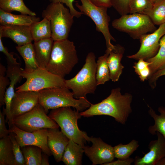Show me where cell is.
Here are the masks:
<instances>
[{
  "mask_svg": "<svg viewBox=\"0 0 165 165\" xmlns=\"http://www.w3.org/2000/svg\"><path fill=\"white\" fill-rule=\"evenodd\" d=\"M129 0H111L112 6L121 15L129 13Z\"/></svg>",
  "mask_w": 165,
  "mask_h": 165,
  "instance_id": "cell-37",
  "label": "cell"
},
{
  "mask_svg": "<svg viewBox=\"0 0 165 165\" xmlns=\"http://www.w3.org/2000/svg\"><path fill=\"white\" fill-rule=\"evenodd\" d=\"M146 61L151 63L149 65L150 75L165 68V35L160 40V48L157 53L154 56Z\"/></svg>",
  "mask_w": 165,
  "mask_h": 165,
  "instance_id": "cell-28",
  "label": "cell"
},
{
  "mask_svg": "<svg viewBox=\"0 0 165 165\" xmlns=\"http://www.w3.org/2000/svg\"><path fill=\"white\" fill-rule=\"evenodd\" d=\"M112 25L114 28L128 34L134 39H139L142 35L156 29L148 15L138 13L121 16L114 20Z\"/></svg>",
  "mask_w": 165,
  "mask_h": 165,
  "instance_id": "cell-8",
  "label": "cell"
},
{
  "mask_svg": "<svg viewBox=\"0 0 165 165\" xmlns=\"http://www.w3.org/2000/svg\"><path fill=\"white\" fill-rule=\"evenodd\" d=\"M97 6H104L108 8L112 6L111 0H90Z\"/></svg>",
  "mask_w": 165,
  "mask_h": 165,
  "instance_id": "cell-43",
  "label": "cell"
},
{
  "mask_svg": "<svg viewBox=\"0 0 165 165\" xmlns=\"http://www.w3.org/2000/svg\"><path fill=\"white\" fill-rule=\"evenodd\" d=\"M151 63L143 59H140L134 63L133 67L136 73L142 81L147 79L150 75L149 65Z\"/></svg>",
  "mask_w": 165,
  "mask_h": 165,
  "instance_id": "cell-34",
  "label": "cell"
},
{
  "mask_svg": "<svg viewBox=\"0 0 165 165\" xmlns=\"http://www.w3.org/2000/svg\"><path fill=\"white\" fill-rule=\"evenodd\" d=\"M111 50L106 49L105 53L99 57L97 61L96 78L97 86L104 84L110 79L107 58Z\"/></svg>",
  "mask_w": 165,
  "mask_h": 165,
  "instance_id": "cell-26",
  "label": "cell"
},
{
  "mask_svg": "<svg viewBox=\"0 0 165 165\" xmlns=\"http://www.w3.org/2000/svg\"><path fill=\"white\" fill-rule=\"evenodd\" d=\"M38 104V91L16 92L11 104L12 115L13 118L25 113Z\"/></svg>",
  "mask_w": 165,
  "mask_h": 165,
  "instance_id": "cell-14",
  "label": "cell"
},
{
  "mask_svg": "<svg viewBox=\"0 0 165 165\" xmlns=\"http://www.w3.org/2000/svg\"><path fill=\"white\" fill-rule=\"evenodd\" d=\"M50 3H61L65 4L70 10L72 15L75 17L79 18L83 14L82 13L77 10L74 7L73 2L74 0H49Z\"/></svg>",
  "mask_w": 165,
  "mask_h": 165,
  "instance_id": "cell-38",
  "label": "cell"
},
{
  "mask_svg": "<svg viewBox=\"0 0 165 165\" xmlns=\"http://www.w3.org/2000/svg\"><path fill=\"white\" fill-rule=\"evenodd\" d=\"M96 57L92 52L86 56L83 66L72 78L65 80L66 87L71 90L74 97L76 99L86 98L88 94H94L96 90L97 63Z\"/></svg>",
  "mask_w": 165,
  "mask_h": 165,
  "instance_id": "cell-4",
  "label": "cell"
},
{
  "mask_svg": "<svg viewBox=\"0 0 165 165\" xmlns=\"http://www.w3.org/2000/svg\"><path fill=\"white\" fill-rule=\"evenodd\" d=\"M155 25H160L165 23V1L158 0L146 14Z\"/></svg>",
  "mask_w": 165,
  "mask_h": 165,
  "instance_id": "cell-31",
  "label": "cell"
},
{
  "mask_svg": "<svg viewBox=\"0 0 165 165\" xmlns=\"http://www.w3.org/2000/svg\"><path fill=\"white\" fill-rule=\"evenodd\" d=\"M148 113L153 119L154 123L148 128L149 132L152 135L156 134L158 132L165 138V107L160 106L158 108V111L160 114H157L155 111L148 105Z\"/></svg>",
  "mask_w": 165,
  "mask_h": 165,
  "instance_id": "cell-25",
  "label": "cell"
},
{
  "mask_svg": "<svg viewBox=\"0 0 165 165\" xmlns=\"http://www.w3.org/2000/svg\"><path fill=\"white\" fill-rule=\"evenodd\" d=\"M6 69L1 63L0 64V106L5 104L4 97L6 86L10 84L8 78L6 75Z\"/></svg>",
  "mask_w": 165,
  "mask_h": 165,
  "instance_id": "cell-36",
  "label": "cell"
},
{
  "mask_svg": "<svg viewBox=\"0 0 165 165\" xmlns=\"http://www.w3.org/2000/svg\"><path fill=\"white\" fill-rule=\"evenodd\" d=\"M42 16L50 21L54 41L68 39L74 17L68 8L61 3H50L42 11Z\"/></svg>",
  "mask_w": 165,
  "mask_h": 165,
  "instance_id": "cell-6",
  "label": "cell"
},
{
  "mask_svg": "<svg viewBox=\"0 0 165 165\" xmlns=\"http://www.w3.org/2000/svg\"><path fill=\"white\" fill-rule=\"evenodd\" d=\"M0 36L10 38L18 46L31 43L33 41L30 26H28L0 25Z\"/></svg>",
  "mask_w": 165,
  "mask_h": 165,
  "instance_id": "cell-16",
  "label": "cell"
},
{
  "mask_svg": "<svg viewBox=\"0 0 165 165\" xmlns=\"http://www.w3.org/2000/svg\"></svg>",
  "mask_w": 165,
  "mask_h": 165,
  "instance_id": "cell-47",
  "label": "cell"
},
{
  "mask_svg": "<svg viewBox=\"0 0 165 165\" xmlns=\"http://www.w3.org/2000/svg\"><path fill=\"white\" fill-rule=\"evenodd\" d=\"M0 9L10 13L16 11L21 14L36 16L35 13L26 6L23 0H0Z\"/></svg>",
  "mask_w": 165,
  "mask_h": 165,
  "instance_id": "cell-29",
  "label": "cell"
},
{
  "mask_svg": "<svg viewBox=\"0 0 165 165\" xmlns=\"http://www.w3.org/2000/svg\"><path fill=\"white\" fill-rule=\"evenodd\" d=\"M54 41L51 38L34 42L33 46L38 67L46 68L50 59Z\"/></svg>",
  "mask_w": 165,
  "mask_h": 165,
  "instance_id": "cell-20",
  "label": "cell"
},
{
  "mask_svg": "<svg viewBox=\"0 0 165 165\" xmlns=\"http://www.w3.org/2000/svg\"><path fill=\"white\" fill-rule=\"evenodd\" d=\"M0 51L2 52L6 56L7 63L12 64H16L18 62L16 58L13 57V55L10 53H9L7 48L5 47L2 43V37L0 36Z\"/></svg>",
  "mask_w": 165,
  "mask_h": 165,
  "instance_id": "cell-40",
  "label": "cell"
},
{
  "mask_svg": "<svg viewBox=\"0 0 165 165\" xmlns=\"http://www.w3.org/2000/svg\"><path fill=\"white\" fill-rule=\"evenodd\" d=\"M165 75V68L160 70L153 74L150 75L148 77V82L151 87L154 88L156 86V82L160 76Z\"/></svg>",
  "mask_w": 165,
  "mask_h": 165,
  "instance_id": "cell-39",
  "label": "cell"
},
{
  "mask_svg": "<svg viewBox=\"0 0 165 165\" xmlns=\"http://www.w3.org/2000/svg\"><path fill=\"white\" fill-rule=\"evenodd\" d=\"M13 124L19 128L28 132L42 128L58 129L59 127L47 115L39 104L30 111L13 117Z\"/></svg>",
  "mask_w": 165,
  "mask_h": 165,
  "instance_id": "cell-10",
  "label": "cell"
},
{
  "mask_svg": "<svg viewBox=\"0 0 165 165\" xmlns=\"http://www.w3.org/2000/svg\"><path fill=\"white\" fill-rule=\"evenodd\" d=\"M5 115L0 111V138H1L9 135L10 132L8 130L5 124Z\"/></svg>",
  "mask_w": 165,
  "mask_h": 165,
  "instance_id": "cell-41",
  "label": "cell"
},
{
  "mask_svg": "<svg viewBox=\"0 0 165 165\" xmlns=\"http://www.w3.org/2000/svg\"><path fill=\"white\" fill-rule=\"evenodd\" d=\"M40 21L39 17L28 15H15L0 9V25H17L30 26Z\"/></svg>",
  "mask_w": 165,
  "mask_h": 165,
  "instance_id": "cell-21",
  "label": "cell"
},
{
  "mask_svg": "<svg viewBox=\"0 0 165 165\" xmlns=\"http://www.w3.org/2000/svg\"><path fill=\"white\" fill-rule=\"evenodd\" d=\"M139 146L138 141L135 139L127 144H119L113 147L115 158L118 159L129 158Z\"/></svg>",
  "mask_w": 165,
  "mask_h": 165,
  "instance_id": "cell-32",
  "label": "cell"
},
{
  "mask_svg": "<svg viewBox=\"0 0 165 165\" xmlns=\"http://www.w3.org/2000/svg\"><path fill=\"white\" fill-rule=\"evenodd\" d=\"M20 147L26 145H34L40 147L43 153L49 156L52 155L47 143L48 128H42L32 132L22 130L14 125L10 129Z\"/></svg>",
  "mask_w": 165,
  "mask_h": 165,
  "instance_id": "cell-12",
  "label": "cell"
},
{
  "mask_svg": "<svg viewBox=\"0 0 165 165\" xmlns=\"http://www.w3.org/2000/svg\"><path fill=\"white\" fill-rule=\"evenodd\" d=\"M120 90L119 87L112 89L108 97L98 103H91L87 109L80 112L81 115L85 117L108 116L113 117L117 122L125 124L132 112L131 105L133 97L128 93L122 94Z\"/></svg>",
  "mask_w": 165,
  "mask_h": 165,
  "instance_id": "cell-1",
  "label": "cell"
},
{
  "mask_svg": "<svg viewBox=\"0 0 165 165\" xmlns=\"http://www.w3.org/2000/svg\"><path fill=\"white\" fill-rule=\"evenodd\" d=\"M20 74L26 80L16 88V92L39 91L46 89L66 87L64 78L51 73L46 68L38 67L29 72H25L22 69Z\"/></svg>",
  "mask_w": 165,
  "mask_h": 165,
  "instance_id": "cell-7",
  "label": "cell"
},
{
  "mask_svg": "<svg viewBox=\"0 0 165 165\" xmlns=\"http://www.w3.org/2000/svg\"><path fill=\"white\" fill-rule=\"evenodd\" d=\"M48 116L69 139L83 147L87 142H90L87 133L79 128L78 120L82 116L79 111L73 110L70 107H63L52 109Z\"/></svg>",
  "mask_w": 165,
  "mask_h": 165,
  "instance_id": "cell-5",
  "label": "cell"
},
{
  "mask_svg": "<svg viewBox=\"0 0 165 165\" xmlns=\"http://www.w3.org/2000/svg\"><path fill=\"white\" fill-rule=\"evenodd\" d=\"M90 140L92 146H85L84 153L92 163V165H103L111 162L115 158L113 147L105 142L100 138L91 137Z\"/></svg>",
  "mask_w": 165,
  "mask_h": 165,
  "instance_id": "cell-13",
  "label": "cell"
},
{
  "mask_svg": "<svg viewBox=\"0 0 165 165\" xmlns=\"http://www.w3.org/2000/svg\"><path fill=\"white\" fill-rule=\"evenodd\" d=\"M30 30L34 42L52 38V30L49 20L46 18L35 22L30 26Z\"/></svg>",
  "mask_w": 165,
  "mask_h": 165,
  "instance_id": "cell-24",
  "label": "cell"
},
{
  "mask_svg": "<svg viewBox=\"0 0 165 165\" xmlns=\"http://www.w3.org/2000/svg\"><path fill=\"white\" fill-rule=\"evenodd\" d=\"M24 158L25 165H41L42 149L34 145H26L21 148Z\"/></svg>",
  "mask_w": 165,
  "mask_h": 165,
  "instance_id": "cell-30",
  "label": "cell"
},
{
  "mask_svg": "<svg viewBox=\"0 0 165 165\" xmlns=\"http://www.w3.org/2000/svg\"><path fill=\"white\" fill-rule=\"evenodd\" d=\"M78 61L77 52L73 42L68 39L55 41L46 69L64 78L71 72Z\"/></svg>",
  "mask_w": 165,
  "mask_h": 165,
  "instance_id": "cell-2",
  "label": "cell"
},
{
  "mask_svg": "<svg viewBox=\"0 0 165 165\" xmlns=\"http://www.w3.org/2000/svg\"><path fill=\"white\" fill-rule=\"evenodd\" d=\"M47 145L57 162H60L69 139L58 129L48 128Z\"/></svg>",
  "mask_w": 165,
  "mask_h": 165,
  "instance_id": "cell-17",
  "label": "cell"
},
{
  "mask_svg": "<svg viewBox=\"0 0 165 165\" xmlns=\"http://www.w3.org/2000/svg\"><path fill=\"white\" fill-rule=\"evenodd\" d=\"M48 156L43 153L42 155L41 165H49L48 160Z\"/></svg>",
  "mask_w": 165,
  "mask_h": 165,
  "instance_id": "cell-44",
  "label": "cell"
},
{
  "mask_svg": "<svg viewBox=\"0 0 165 165\" xmlns=\"http://www.w3.org/2000/svg\"><path fill=\"white\" fill-rule=\"evenodd\" d=\"M134 161V159L129 157L125 159H118L117 160L105 163L103 165H130Z\"/></svg>",
  "mask_w": 165,
  "mask_h": 165,
  "instance_id": "cell-42",
  "label": "cell"
},
{
  "mask_svg": "<svg viewBox=\"0 0 165 165\" xmlns=\"http://www.w3.org/2000/svg\"><path fill=\"white\" fill-rule=\"evenodd\" d=\"M9 135L12 142L14 156V165H25L24 158L21 149V147L16 141L14 134L10 132Z\"/></svg>",
  "mask_w": 165,
  "mask_h": 165,
  "instance_id": "cell-35",
  "label": "cell"
},
{
  "mask_svg": "<svg viewBox=\"0 0 165 165\" xmlns=\"http://www.w3.org/2000/svg\"><path fill=\"white\" fill-rule=\"evenodd\" d=\"M21 72L20 70L14 68L10 69L6 72V76L9 78L10 82L5 93L4 102L6 107L3 108V113L6 116V120L9 126V129H11L13 125V118L10 111L11 104L15 94L14 86L18 82L21 80L23 78L20 74Z\"/></svg>",
  "mask_w": 165,
  "mask_h": 165,
  "instance_id": "cell-18",
  "label": "cell"
},
{
  "mask_svg": "<svg viewBox=\"0 0 165 165\" xmlns=\"http://www.w3.org/2000/svg\"><path fill=\"white\" fill-rule=\"evenodd\" d=\"M84 150L83 147L70 139L61 161L66 165H80Z\"/></svg>",
  "mask_w": 165,
  "mask_h": 165,
  "instance_id": "cell-22",
  "label": "cell"
},
{
  "mask_svg": "<svg viewBox=\"0 0 165 165\" xmlns=\"http://www.w3.org/2000/svg\"><path fill=\"white\" fill-rule=\"evenodd\" d=\"M14 156L9 135L0 140V165H14Z\"/></svg>",
  "mask_w": 165,
  "mask_h": 165,
  "instance_id": "cell-27",
  "label": "cell"
},
{
  "mask_svg": "<svg viewBox=\"0 0 165 165\" xmlns=\"http://www.w3.org/2000/svg\"><path fill=\"white\" fill-rule=\"evenodd\" d=\"M153 3L151 0H129V13L146 14L152 8Z\"/></svg>",
  "mask_w": 165,
  "mask_h": 165,
  "instance_id": "cell-33",
  "label": "cell"
},
{
  "mask_svg": "<svg viewBox=\"0 0 165 165\" xmlns=\"http://www.w3.org/2000/svg\"><path fill=\"white\" fill-rule=\"evenodd\" d=\"M156 165H165V156L158 161Z\"/></svg>",
  "mask_w": 165,
  "mask_h": 165,
  "instance_id": "cell-45",
  "label": "cell"
},
{
  "mask_svg": "<svg viewBox=\"0 0 165 165\" xmlns=\"http://www.w3.org/2000/svg\"><path fill=\"white\" fill-rule=\"evenodd\" d=\"M165 35V23L151 33L142 35L140 38L141 46L138 51L135 54L127 57L130 59L138 60L143 59L147 60L154 56L160 48V41Z\"/></svg>",
  "mask_w": 165,
  "mask_h": 165,
  "instance_id": "cell-11",
  "label": "cell"
},
{
  "mask_svg": "<svg viewBox=\"0 0 165 165\" xmlns=\"http://www.w3.org/2000/svg\"><path fill=\"white\" fill-rule=\"evenodd\" d=\"M16 48L24 61V71L30 72L38 67L33 44L31 42L22 46H16Z\"/></svg>",
  "mask_w": 165,
  "mask_h": 165,
  "instance_id": "cell-23",
  "label": "cell"
},
{
  "mask_svg": "<svg viewBox=\"0 0 165 165\" xmlns=\"http://www.w3.org/2000/svg\"><path fill=\"white\" fill-rule=\"evenodd\" d=\"M38 92L39 104L47 114L49 109L65 107H72L81 112L89 108L91 104L87 98H75L66 87L46 89Z\"/></svg>",
  "mask_w": 165,
  "mask_h": 165,
  "instance_id": "cell-3",
  "label": "cell"
},
{
  "mask_svg": "<svg viewBox=\"0 0 165 165\" xmlns=\"http://www.w3.org/2000/svg\"><path fill=\"white\" fill-rule=\"evenodd\" d=\"M124 48L119 45L110 52L107 58L110 79L114 82L118 80L122 73L124 66L121 61L124 52Z\"/></svg>",
  "mask_w": 165,
  "mask_h": 165,
  "instance_id": "cell-19",
  "label": "cell"
},
{
  "mask_svg": "<svg viewBox=\"0 0 165 165\" xmlns=\"http://www.w3.org/2000/svg\"><path fill=\"white\" fill-rule=\"evenodd\" d=\"M157 139L151 141L148 145L149 151L140 157L134 159L135 165H156L160 159L165 156V138L160 132L156 133Z\"/></svg>",
  "mask_w": 165,
  "mask_h": 165,
  "instance_id": "cell-15",
  "label": "cell"
},
{
  "mask_svg": "<svg viewBox=\"0 0 165 165\" xmlns=\"http://www.w3.org/2000/svg\"><path fill=\"white\" fill-rule=\"evenodd\" d=\"M80 4L76 3L75 6L83 14L90 17L94 22L97 31L101 32L105 38L107 49L111 50L114 49L115 45L112 44L111 41H116L111 35L109 30V24L110 19L107 13L108 7L97 6L90 0H79Z\"/></svg>",
  "mask_w": 165,
  "mask_h": 165,
  "instance_id": "cell-9",
  "label": "cell"
},
{
  "mask_svg": "<svg viewBox=\"0 0 165 165\" xmlns=\"http://www.w3.org/2000/svg\"><path fill=\"white\" fill-rule=\"evenodd\" d=\"M151 1L153 3L154 2H156V1L158 0H151Z\"/></svg>",
  "mask_w": 165,
  "mask_h": 165,
  "instance_id": "cell-46",
  "label": "cell"
}]
</instances>
